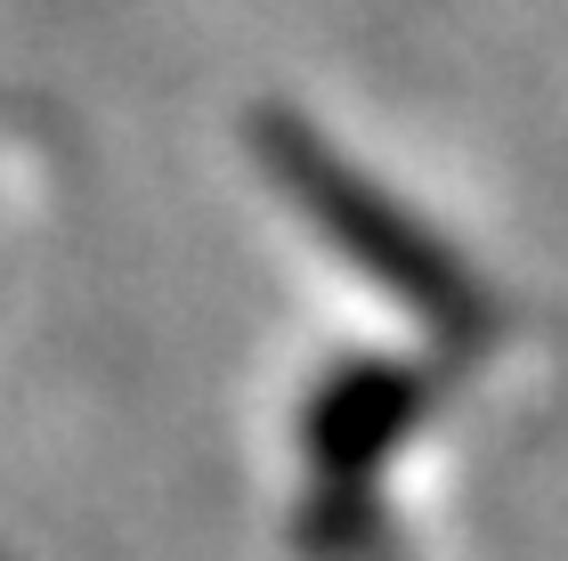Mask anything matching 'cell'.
Returning <instances> with one entry per match:
<instances>
[{"label":"cell","mask_w":568,"mask_h":561,"mask_svg":"<svg viewBox=\"0 0 568 561\" xmlns=\"http://www.w3.org/2000/svg\"><path fill=\"white\" fill-rule=\"evenodd\" d=\"M430 382L415 367H349L333 391L308 407V448L325 472H374L398 448V431L423 415Z\"/></svg>","instance_id":"7a4b0ae2"},{"label":"cell","mask_w":568,"mask_h":561,"mask_svg":"<svg viewBox=\"0 0 568 561\" xmlns=\"http://www.w3.org/2000/svg\"><path fill=\"white\" fill-rule=\"evenodd\" d=\"M261 156L284 180V196H293L301 212L374 277V285H390L423 325H438V334H479V325H487V301H479L471 277H463L455 252L438 244L415 212H398L374 180H357V171L308 131V122L261 114Z\"/></svg>","instance_id":"6da1fadb"}]
</instances>
